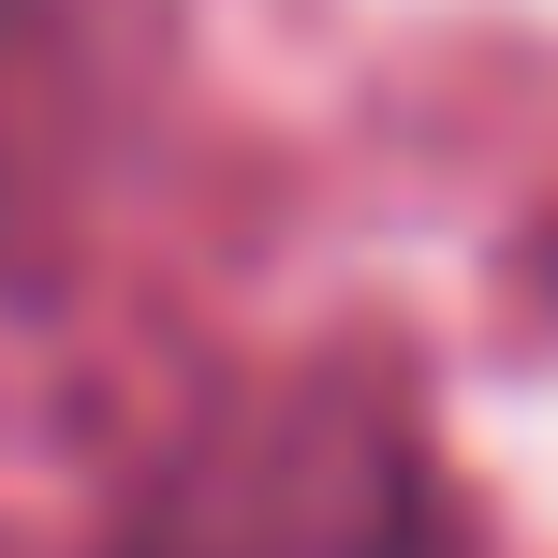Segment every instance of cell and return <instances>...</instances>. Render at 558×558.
<instances>
[{"instance_id":"1","label":"cell","mask_w":558,"mask_h":558,"mask_svg":"<svg viewBox=\"0 0 558 558\" xmlns=\"http://www.w3.org/2000/svg\"><path fill=\"white\" fill-rule=\"evenodd\" d=\"M412 426L367 383H251L133 485L104 558H426Z\"/></svg>"}]
</instances>
